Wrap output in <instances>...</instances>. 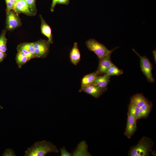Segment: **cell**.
I'll return each mask as SVG.
<instances>
[{"mask_svg":"<svg viewBox=\"0 0 156 156\" xmlns=\"http://www.w3.org/2000/svg\"><path fill=\"white\" fill-rule=\"evenodd\" d=\"M19 0H14V1H15V3L16 4V2Z\"/></svg>","mask_w":156,"mask_h":156,"instance_id":"4dcf8cb0","label":"cell"},{"mask_svg":"<svg viewBox=\"0 0 156 156\" xmlns=\"http://www.w3.org/2000/svg\"><path fill=\"white\" fill-rule=\"evenodd\" d=\"M28 5L30 10L32 12L36 9V0H25Z\"/></svg>","mask_w":156,"mask_h":156,"instance_id":"603a6c76","label":"cell"},{"mask_svg":"<svg viewBox=\"0 0 156 156\" xmlns=\"http://www.w3.org/2000/svg\"><path fill=\"white\" fill-rule=\"evenodd\" d=\"M88 94L96 98L99 97L104 92L99 86L95 85H91L84 88L81 91Z\"/></svg>","mask_w":156,"mask_h":156,"instance_id":"9c48e42d","label":"cell"},{"mask_svg":"<svg viewBox=\"0 0 156 156\" xmlns=\"http://www.w3.org/2000/svg\"><path fill=\"white\" fill-rule=\"evenodd\" d=\"M41 20V30L42 34L48 39L50 43H53V36L51 30L50 26L45 22L41 15L40 16Z\"/></svg>","mask_w":156,"mask_h":156,"instance_id":"5bb4252c","label":"cell"},{"mask_svg":"<svg viewBox=\"0 0 156 156\" xmlns=\"http://www.w3.org/2000/svg\"><path fill=\"white\" fill-rule=\"evenodd\" d=\"M7 54L5 52L0 50V63L1 62L6 56Z\"/></svg>","mask_w":156,"mask_h":156,"instance_id":"4316f807","label":"cell"},{"mask_svg":"<svg viewBox=\"0 0 156 156\" xmlns=\"http://www.w3.org/2000/svg\"><path fill=\"white\" fill-rule=\"evenodd\" d=\"M131 102L140 107L144 104L151 102L141 93L136 94L130 98Z\"/></svg>","mask_w":156,"mask_h":156,"instance_id":"9a60e30c","label":"cell"},{"mask_svg":"<svg viewBox=\"0 0 156 156\" xmlns=\"http://www.w3.org/2000/svg\"><path fill=\"white\" fill-rule=\"evenodd\" d=\"M56 146L46 140L37 142L25 151V156H44L50 152L58 153Z\"/></svg>","mask_w":156,"mask_h":156,"instance_id":"6da1fadb","label":"cell"},{"mask_svg":"<svg viewBox=\"0 0 156 156\" xmlns=\"http://www.w3.org/2000/svg\"><path fill=\"white\" fill-rule=\"evenodd\" d=\"M98 76V72L96 71L84 76L81 80V87L79 92H81L84 88L91 85Z\"/></svg>","mask_w":156,"mask_h":156,"instance_id":"8fae6325","label":"cell"},{"mask_svg":"<svg viewBox=\"0 0 156 156\" xmlns=\"http://www.w3.org/2000/svg\"><path fill=\"white\" fill-rule=\"evenodd\" d=\"M86 44L88 49L94 52L99 59L106 55L111 51L104 45L93 38L87 40Z\"/></svg>","mask_w":156,"mask_h":156,"instance_id":"3957f363","label":"cell"},{"mask_svg":"<svg viewBox=\"0 0 156 156\" xmlns=\"http://www.w3.org/2000/svg\"><path fill=\"white\" fill-rule=\"evenodd\" d=\"M153 52L154 57L155 60V62H156V50L153 51Z\"/></svg>","mask_w":156,"mask_h":156,"instance_id":"f546056e","label":"cell"},{"mask_svg":"<svg viewBox=\"0 0 156 156\" xmlns=\"http://www.w3.org/2000/svg\"><path fill=\"white\" fill-rule=\"evenodd\" d=\"M110 77L111 76L106 74L98 76L92 84L99 86L104 91L107 90V86L109 82Z\"/></svg>","mask_w":156,"mask_h":156,"instance_id":"30bf717a","label":"cell"},{"mask_svg":"<svg viewBox=\"0 0 156 156\" xmlns=\"http://www.w3.org/2000/svg\"><path fill=\"white\" fill-rule=\"evenodd\" d=\"M6 33V31L4 30L0 35V50L5 53L7 50Z\"/></svg>","mask_w":156,"mask_h":156,"instance_id":"44dd1931","label":"cell"},{"mask_svg":"<svg viewBox=\"0 0 156 156\" xmlns=\"http://www.w3.org/2000/svg\"><path fill=\"white\" fill-rule=\"evenodd\" d=\"M36 58L45 57L48 55L50 44L48 40H40L34 42Z\"/></svg>","mask_w":156,"mask_h":156,"instance_id":"5b68a950","label":"cell"},{"mask_svg":"<svg viewBox=\"0 0 156 156\" xmlns=\"http://www.w3.org/2000/svg\"><path fill=\"white\" fill-rule=\"evenodd\" d=\"M6 11L7 29L9 30H11L19 26L20 24V21L17 13L12 10Z\"/></svg>","mask_w":156,"mask_h":156,"instance_id":"52a82bcc","label":"cell"},{"mask_svg":"<svg viewBox=\"0 0 156 156\" xmlns=\"http://www.w3.org/2000/svg\"><path fill=\"white\" fill-rule=\"evenodd\" d=\"M7 7V10H13L15 12V3L14 0H5Z\"/></svg>","mask_w":156,"mask_h":156,"instance_id":"7402d4cb","label":"cell"},{"mask_svg":"<svg viewBox=\"0 0 156 156\" xmlns=\"http://www.w3.org/2000/svg\"><path fill=\"white\" fill-rule=\"evenodd\" d=\"M2 155L3 156H16V155L13 150L12 149L8 148L5 150Z\"/></svg>","mask_w":156,"mask_h":156,"instance_id":"d4e9b609","label":"cell"},{"mask_svg":"<svg viewBox=\"0 0 156 156\" xmlns=\"http://www.w3.org/2000/svg\"><path fill=\"white\" fill-rule=\"evenodd\" d=\"M154 142L150 138L143 137L136 145L131 146L129 151V156H148L152 150Z\"/></svg>","mask_w":156,"mask_h":156,"instance_id":"7a4b0ae2","label":"cell"},{"mask_svg":"<svg viewBox=\"0 0 156 156\" xmlns=\"http://www.w3.org/2000/svg\"><path fill=\"white\" fill-rule=\"evenodd\" d=\"M127 121L124 135L128 138H130L137 129V119L131 114L127 112Z\"/></svg>","mask_w":156,"mask_h":156,"instance_id":"ba28073f","label":"cell"},{"mask_svg":"<svg viewBox=\"0 0 156 156\" xmlns=\"http://www.w3.org/2000/svg\"><path fill=\"white\" fill-rule=\"evenodd\" d=\"M70 58L71 62L75 65H77L80 60V53L76 42L74 43L70 52Z\"/></svg>","mask_w":156,"mask_h":156,"instance_id":"4fadbf2b","label":"cell"},{"mask_svg":"<svg viewBox=\"0 0 156 156\" xmlns=\"http://www.w3.org/2000/svg\"><path fill=\"white\" fill-rule=\"evenodd\" d=\"M118 47H116L111 50L107 55L99 59V64L96 71L99 75L105 74L107 69L114 64L111 59V55L112 52Z\"/></svg>","mask_w":156,"mask_h":156,"instance_id":"8992f818","label":"cell"},{"mask_svg":"<svg viewBox=\"0 0 156 156\" xmlns=\"http://www.w3.org/2000/svg\"><path fill=\"white\" fill-rule=\"evenodd\" d=\"M69 3V0H58L57 3L68 5Z\"/></svg>","mask_w":156,"mask_h":156,"instance_id":"f1b7e54d","label":"cell"},{"mask_svg":"<svg viewBox=\"0 0 156 156\" xmlns=\"http://www.w3.org/2000/svg\"><path fill=\"white\" fill-rule=\"evenodd\" d=\"M15 12L17 13H23L31 15L32 12L25 0H19L16 3Z\"/></svg>","mask_w":156,"mask_h":156,"instance_id":"7c38bea8","label":"cell"},{"mask_svg":"<svg viewBox=\"0 0 156 156\" xmlns=\"http://www.w3.org/2000/svg\"><path fill=\"white\" fill-rule=\"evenodd\" d=\"M134 52L140 58V65L141 70L146 77L148 81L151 83L155 82L151 71L153 69V65L149 59L145 56H142L134 49H133Z\"/></svg>","mask_w":156,"mask_h":156,"instance_id":"277c9868","label":"cell"},{"mask_svg":"<svg viewBox=\"0 0 156 156\" xmlns=\"http://www.w3.org/2000/svg\"><path fill=\"white\" fill-rule=\"evenodd\" d=\"M128 108V113L133 116L137 120L140 119V107L130 102Z\"/></svg>","mask_w":156,"mask_h":156,"instance_id":"ac0fdd59","label":"cell"},{"mask_svg":"<svg viewBox=\"0 0 156 156\" xmlns=\"http://www.w3.org/2000/svg\"><path fill=\"white\" fill-rule=\"evenodd\" d=\"M58 0H52V2L51 8V11L53 12L54 10L55 7L57 3Z\"/></svg>","mask_w":156,"mask_h":156,"instance_id":"83f0119b","label":"cell"},{"mask_svg":"<svg viewBox=\"0 0 156 156\" xmlns=\"http://www.w3.org/2000/svg\"><path fill=\"white\" fill-rule=\"evenodd\" d=\"M152 106V103L151 102L149 103H145L140 107V119L147 118L151 111Z\"/></svg>","mask_w":156,"mask_h":156,"instance_id":"2e32d148","label":"cell"},{"mask_svg":"<svg viewBox=\"0 0 156 156\" xmlns=\"http://www.w3.org/2000/svg\"><path fill=\"white\" fill-rule=\"evenodd\" d=\"M17 50L24 49L27 50L32 54L36 57L35 48L34 43H25L19 45L17 48Z\"/></svg>","mask_w":156,"mask_h":156,"instance_id":"d6986e66","label":"cell"},{"mask_svg":"<svg viewBox=\"0 0 156 156\" xmlns=\"http://www.w3.org/2000/svg\"><path fill=\"white\" fill-rule=\"evenodd\" d=\"M60 152L61 156H71L72 155V154L68 152L64 147L60 149Z\"/></svg>","mask_w":156,"mask_h":156,"instance_id":"484cf974","label":"cell"},{"mask_svg":"<svg viewBox=\"0 0 156 156\" xmlns=\"http://www.w3.org/2000/svg\"><path fill=\"white\" fill-rule=\"evenodd\" d=\"M16 60L18 67L21 68L23 65L29 60L23 52L20 51H18L16 56Z\"/></svg>","mask_w":156,"mask_h":156,"instance_id":"e0dca14e","label":"cell"},{"mask_svg":"<svg viewBox=\"0 0 156 156\" xmlns=\"http://www.w3.org/2000/svg\"><path fill=\"white\" fill-rule=\"evenodd\" d=\"M17 51H20L23 52L28 57L29 60L35 58L34 55L27 50L24 49H20L17 50Z\"/></svg>","mask_w":156,"mask_h":156,"instance_id":"cb8c5ba5","label":"cell"},{"mask_svg":"<svg viewBox=\"0 0 156 156\" xmlns=\"http://www.w3.org/2000/svg\"><path fill=\"white\" fill-rule=\"evenodd\" d=\"M123 73V71L119 69L114 64L111 66L107 70L105 74L110 76L117 75L118 76L122 74Z\"/></svg>","mask_w":156,"mask_h":156,"instance_id":"ffe728a7","label":"cell"}]
</instances>
